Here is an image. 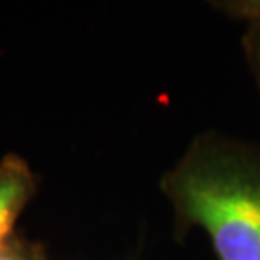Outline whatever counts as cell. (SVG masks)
<instances>
[{
  "instance_id": "cell-1",
  "label": "cell",
  "mask_w": 260,
  "mask_h": 260,
  "mask_svg": "<svg viewBox=\"0 0 260 260\" xmlns=\"http://www.w3.org/2000/svg\"><path fill=\"white\" fill-rule=\"evenodd\" d=\"M177 228H201L218 260H260V152L201 133L160 179Z\"/></svg>"
},
{
  "instance_id": "cell-3",
  "label": "cell",
  "mask_w": 260,
  "mask_h": 260,
  "mask_svg": "<svg viewBox=\"0 0 260 260\" xmlns=\"http://www.w3.org/2000/svg\"><path fill=\"white\" fill-rule=\"evenodd\" d=\"M0 260H47V251L39 241L14 233L12 239L0 249Z\"/></svg>"
},
{
  "instance_id": "cell-4",
  "label": "cell",
  "mask_w": 260,
  "mask_h": 260,
  "mask_svg": "<svg viewBox=\"0 0 260 260\" xmlns=\"http://www.w3.org/2000/svg\"><path fill=\"white\" fill-rule=\"evenodd\" d=\"M220 8L233 18H241L247 23H260V0H241V2H223Z\"/></svg>"
},
{
  "instance_id": "cell-5",
  "label": "cell",
  "mask_w": 260,
  "mask_h": 260,
  "mask_svg": "<svg viewBox=\"0 0 260 260\" xmlns=\"http://www.w3.org/2000/svg\"><path fill=\"white\" fill-rule=\"evenodd\" d=\"M245 48H247L252 74L260 85V23H249V31L245 35Z\"/></svg>"
},
{
  "instance_id": "cell-2",
  "label": "cell",
  "mask_w": 260,
  "mask_h": 260,
  "mask_svg": "<svg viewBox=\"0 0 260 260\" xmlns=\"http://www.w3.org/2000/svg\"><path fill=\"white\" fill-rule=\"evenodd\" d=\"M39 179L19 154L0 160V249L12 239L16 222L37 195Z\"/></svg>"
}]
</instances>
